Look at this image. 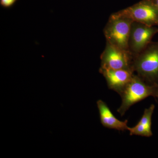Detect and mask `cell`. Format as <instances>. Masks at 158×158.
<instances>
[{"mask_svg":"<svg viewBox=\"0 0 158 158\" xmlns=\"http://www.w3.org/2000/svg\"><path fill=\"white\" fill-rule=\"evenodd\" d=\"M121 106L117 112L123 116L131 106L150 96L158 98V85L148 84L136 74L119 94Z\"/></svg>","mask_w":158,"mask_h":158,"instance_id":"6da1fadb","label":"cell"},{"mask_svg":"<svg viewBox=\"0 0 158 158\" xmlns=\"http://www.w3.org/2000/svg\"><path fill=\"white\" fill-rule=\"evenodd\" d=\"M97 105L99 113L101 123L103 126L119 131H124L128 129L127 120L122 121L117 119L105 102L101 100H99L97 102Z\"/></svg>","mask_w":158,"mask_h":158,"instance_id":"ba28073f","label":"cell"},{"mask_svg":"<svg viewBox=\"0 0 158 158\" xmlns=\"http://www.w3.org/2000/svg\"><path fill=\"white\" fill-rule=\"evenodd\" d=\"M155 106L152 104L149 108L145 109L140 121L135 126L128 128L130 135L141 136L142 137H152L153 134L152 131V119Z\"/></svg>","mask_w":158,"mask_h":158,"instance_id":"9c48e42d","label":"cell"},{"mask_svg":"<svg viewBox=\"0 0 158 158\" xmlns=\"http://www.w3.org/2000/svg\"><path fill=\"white\" fill-rule=\"evenodd\" d=\"M132 20L116 14L110 15L104 29L106 42L116 47L129 51V40Z\"/></svg>","mask_w":158,"mask_h":158,"instance_id":"3957f363","label":"cell"},{"mask_svg":"<svg viewBox=\"0 0 158 158\" xmlns=\"http://www.w3.org/2000/svg\"><path fill=\"white\" fill-rule=\"evenodd\" d=\"M99 72L104 77L109 89L120 94L132 78L135 73L131 70L113 69L100 67Z\"/></svg>","mask_w":158,"mask_h":158,"instance_id":"52a82bcc","label":"cell"},{"mask_svg":"<svg viewBox=\"0 0 158 158\" xmlns=\"http://www.w3.org/2000/svg\"><path fill=\"white\" fill-rule=\"evenodd\" d=\"M115 13L128 18L133 21L158 27V7L153 0H141Z\"/></svg>","mask_w":158,"mask_h":158,"instance_id":"277c9868","label":"cell"},{"mask_svg":"<svg viewBox=\"0 0 158 158\" xmlns=\"http://www.w3.org/2000/svg\"><path fill=\"white\" fill-rule=\"evenodd\" d=\"M17 1V0H0V4L4 8H10L13 6Z\"/></svg>","mask_w":158,"mask_h":158,"instance_id":"30bf717a","label":"cell"},{"mask_svg":"<svg viewBox=\"0 0 158 158\" xmlns=\"http://www.w3.org/2000/svg\"><path fill=\"white\" fill-rule=\"evenodd\" d=\"M133 58L129 51L121 49L106 42L104 50L101 55L100 67L133 71Z\"/></svg>","mask_w":158,"mask_h":158,"instance_id":"5b68a950","label":"cell"},{"mask_svg":"<svg viewBox=\"0 0 158 158\" xmlns=\"http://www.w3.org/2000/svg\"><path fill=\"white\" fill-rule=\"evenodd\" d=\"M134 73L150 85H158V41L151 42L133 58Z\"/></svg>","mask_w":158,"mask_h":158,"instance_id":"7a4b0ae2","label":"cell"},{"mask_svg":"<svg viewBox=\"0 0 158 158\" xmlns=\"http://www.w3.org/2000/svg\"><path fill=\"white\" fill-rule=\"evenodd\" d=\"M154 2H155L156 6H158V0H153Z\"/></svg>","mask_w":158,"mask_h":158,"instance_id":"8fae6325","label":"cell"},{"mask_svg":"<svg viewBox=\"0 0 158 158\" xmlns=\"http://www.w3.org/2000/svg\"><path fill=\"white\" fill-rule=\"evenodd\" d=\"M157 34L158 27H151L133 21L128 43L129 51L133 57L146 48Z\"/></svg>","mask_w":158,"mask_h":158,"instance_id":"8992f818","label":"cell"}]
</instances>
